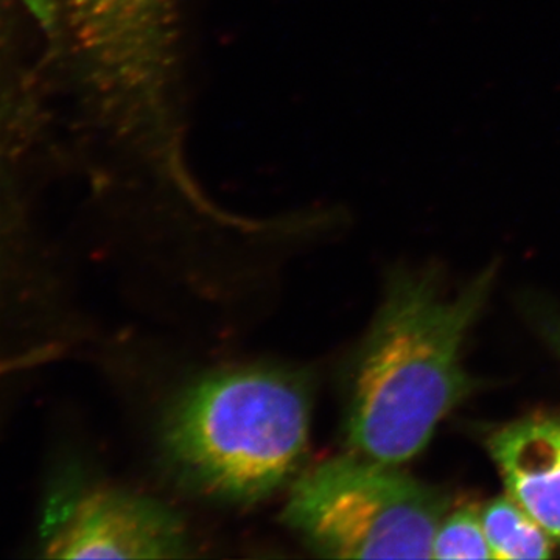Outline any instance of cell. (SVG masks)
Returning <instances> with one entry per match:
<instances>
[{
  "label": "cell",
  "mask_w": 560,
  "mask_h": 560,
  "mask_svg": "<svg viewBox=\"0 0 560 560\" xmlns=\"http://www.w3.org/2000/svg\"><path fill=\"white\" fill-rule=\"evenodd\" d=\"M43 539L51 559H179L190 550L176 512L114 488L83 490L50 511Z\"/></svg>",
  "instance_id": "277c9868"
},
{
  "label": "cell",
  "mask_w": 560,
  "mask_h": 560,
  "mask_svg": "<svg viewBox=\"0 0 560 560\" xmlns=\"http://www.w3.org/2000/svg\"><path fill=\"white\" fill-rule=\"evenodd\" d=\"M493 280L490 267L448 293L431 272L393 276L350 377L346 433L357 455L399 467L469 396L460 348Z\"/></svg>",
  "instance_id": "6da1fadb"
},
{
  "label": "cell",
  "mask_w": 560,
  "mask_h": 560,
  "mask_svg": "<svg viewBox=\"0 0 560 560\" xmlns=\"http://www.w3.org/2000/svg\"><path fill=\"white\" fill-rule=\"evenodd\" d=\"M451 503L396 466L337 456L296 478L283 518L323 558L433 559Z\"/></svg>",
  "instance_id": "3957f363"
},
{
  "label": "cell",
  "mask_w": 560,
  "mask_h": 560,
  "mask_svg": "<svg viewBox=\"0 0 560 560\" xmlns=\"http://www.w3.org/2000/svg\"><path fill=\"white\" fill-rule=\"evenodd\" d=\"M537 326H539L541 337L560 357V315L551 311H540L537 313Z\"/></svg>",
  "instance_id": "ba28073f"
},
{
  "label": "cell",
  "mask_w": 560,
  "mask_h": 560,
  "mask_svg": "<svg viewBox=\"0 0 560 560\" xmlns=\"http://www.w3.org/2000/svg\"><path fill=\"white\" fill-rule=\"evenodd\" d=\"M311 418V385L300 372L232 368L180 390L162 419V452L190 489L253 503L298 477Z\"/></svg>",
  "instance_id": "7a4b0ae2"
},
{
  "label": "cell",
  "mask_w": 560,
  "mask_h": 560,
  "mask_svg": "<svg viewBox=\"0 0 560 560\" xmlns=\"http://www.w3.org/2000/svg\"><path fill=\"white\" fill-rule=\"evenodd\" d=\"M433 559H493L477 508H460L442 518L434 534Z\"/></svg>",
  "instance_id": "52a82bcc"
},
{
  "label": "cell",
  "mask_w": 560,
  "mask_h": 560,
  "mask_svg": "<svg viewBox=\"0 0 560 560\" xmlns=\"http://www.w3.org/2000/svg\"><path fill=\"white\" fill-rule=\"evenodd\" d=\"M482 526L493 559L550 558L555 539L512 497H499L481 511Z\"/></svg>",
  "instance_id": "8992f818"
},
{
  "label": "cell",
  "mask_w": 560,
  "mask_h": 560,
  "mask_svg": "<svg viewBox=\"0 0 560 560\" xmlns=\"http://www.w3.org/2000/svg\"><path fill=\"white\" fill-rule=\"evenodd\" d=\"M488 447L508 495L560 541V418L512 422Z\"/></svg>",
  "instance_id": "5b68a950"
}]
</instances>
